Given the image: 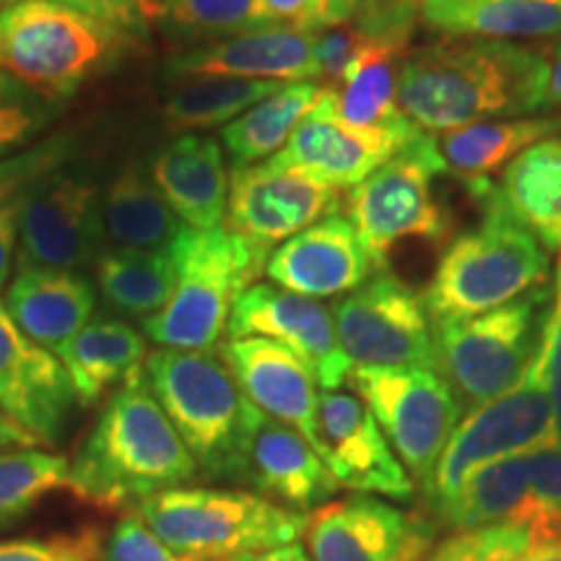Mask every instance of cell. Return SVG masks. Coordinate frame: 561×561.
<instances>
[{"instance_id": "19", "label": "cell", "mask_w": 561, "mask_h": 561, "mask_svg": "<svg viewBox=\"0 0 561 561\" xmlns=\"http://www.w3.org/2000/svg\"><path fill=\"white\" fill-rule=\"evenodd\" d=\"M167 79H250L297 83L320 79L314 34L276 24L187 47L167 60Z\"/></svg>"}, {"instance_id": "1", "label": "cell", "mask_w": 561, "mask_h": 561, "mask_svg": "<svg viewBox=\"0 0 561 561\" xmlns=\"http://www.w3.org/2000/svg\"><path fill=\"white\" fill-rule=\"evenodd\" d=\"M546 47L442 37L401 62L398 102L419 130L447 133L491 117L541 112Z\"/></svg>"}, {"instance_id": "10", "label": "cell", "mask_w": 561, "mask_h": 561, "mask_svg": "<svg viewBox=\"0 0 561 561\" xmlns=\"http://www.w3.org/2000/svg\"><path fill=\"white\" fill-rule=\"evenodd\" d=\"M348 382L426 500L437 462L462 416L450 385L434 369L419 367H356Z\"/></svg>"}, {"instance_id": "52", "label": "cell", "mask_w": 561, "mask_h": 561, "mask_svg": "<svg viewBox=\"0 0 561 561\" xmlns=\"http://www.w3.org/2000/svg\"><path fill=\"white\" fill-rule=\"evenodd\" d=\"M530 561H561V538H533Z\"/></svg>"}, {"instance_id": "25", "label": "cell", "mask_w": 561, "mask_h": 561, "mask_svg": "<svg viewBox=\"0 0 561 561\" xmlns=\"http://www.w3.org/2000/svg\"><path fill=\"white\" fill-rule=\"evenodd\" d=\"M392 157H398V149L388 140L351 130L325 110L314 107L297 125L284 149L268 161L284 170L310 174L335 191H354Z\"/></svg>"}, {"instance_id": "6", "label": "cell", "mask_w": 561, "mask_h": 561, "mask_svg": "<svg viewBox=\"0 0 561 561\" xmlns=\"http://www.w3.org/2000/svg\"><path fill=\"white\" fill-rule=\"evenodd\" d=\"M133 37L55 0L0 3V68L58 104L115 68Z\"/></svg>"}, {"instance_id": "3", "label": "cell", "mask_w": 561, "mask_h": 561, "mask_svg": "<svg viewBox=\"0 0 561 561\" xmlns=\"http://www.w3.org/2000/svg\"><path fill=\"white\" fill-rule=\"evenodd\" d=\"M494 185L483 182L468 191L483 221L455 237L439 255L424 291L432 325L479 318L549 284V250L502 208Z\"/></svg>"}, {"instance_id": "21", "label": "cell", "mask_w": 561, "mask_h": 561, "mask_svg": "<svg viewBox=\"0 0 561 561\" xmlns=\"http://www.w3.org/2000/svg\"><path fill=\"white\" fill-rule=\"evenodd\" d=\"M265 273L280 289L310 299L351 294L377 271L354 224L333 214L307 227L271 252Z\"/></svg>"}, {"instance_id": "32", "label": "cell", "mask_w": 561, "mask_h": 561, "mask_svg": "<svg viewBox=\"0 0 561 561\" xmlns=\"http://www.w3.org/2000/svg\"><path fill=\"white\" fill-rule=\"evenodd\" d=\"M320 91L322 87L314 81L284 83L276 94L265 96L237 121L224 125L219 140L234 170L263 164L276 157L297 125L318 107Z\"/></svg>"}, {"instance_id": "16", "label": "cell", "mask_w": 561, "mask_h": 561, "mask_svg": "<svg viewBox=\"0 0 561 561\" xmlns=\"http://www.w3.org/2000/svg\"><path fill=\"white\" fill-rule=\"evenodd\" d=\"M341 208V191L305 172L276 167L273 161L231 172L229 229L263 250L291 240Z\"/></svg>"}, {"instance_id": "9", "label": "cell", "mask_w": 561, "mask_h": 561, "mask_svg": "<svg viewBox=\"0 0 561 561\" xmlns=\"http://www.w3.org/2000/svg\"><path fill=\"white\" fill-rule=\"evenodd\" d=\"M434 136L398 153L346 195L343 208L377 271H388L390 250L403 240H445L453 221L432 191L434 174H445Z\"/></svg>"}, {"instance_id": "11", "label": "cell", "mask_w": 561, "mask_h": 561, "mask_svg": "<svg viewBox=\"0 0 561 561\" xmlns=\"http://www.w3.org/2000/svg\"><path fill=\"white\" fill-rule=\"evenodd\" d=\"M343 354L356 367L434 369V331L424 294L380 271L333 307Z\"/></svg>"}, {"instance_id": "13", "label": "cell", "mask_w": 561, "mask_h": 561, "mask_svg": "<svg viewBox=\"0 0 561 561\" xmlns=\"http://www.w3.org/2000/svg\"><path fill=\"white\" fill-rule=\"evenodd\" d=\"M553 439L551 403L536 371L510 392L468 413L453 432L426 494L430 507H439L491 462L530 453Z\"/></svg>"}, {"instance_id": "26", "label": "cell", "mask_w": 561, "mask_h": 561, "mask_svg": "<svg viewBox=\"0 0 561 561\" xmlns=\"http://www.w3.org/2000/svg\"><path fill=\"white\" fill-rule=\"evenodd\" d=\"M5 310L37 346L58 351L94 318L96 291L76 271L21 265L5 291Z\"/></svg>"}, {"instance_id": "39", "label": "cell", "mask_w": 561, "mask_h": 561, "mask_svg": "<svg viewBox=\"0 0 561 561\" xmlns=\"http://www.w3.org/2000/svg\"><path fill=\"white\" fill-rule=\"evenodd\" d=\"M533 533L525 523L450 533L434 543L424 561H530Z\"/></svg>"}, {"instance_id": "31", "label": "cell", "mask_w": 561, "mask_h": 561, "mask_svg": "<svg viewBox=\"0 0 561 561\" xmlns=\"http://www.w3.org/2000/svg\"><path fill=\"white\" fill-rule=\"evenodd\" d=\"M104 231L117 248L167 250L185 227L138 164L123 167L102 191Z\"/></svg>"}, {"instance_id": "41", "label": "cell", "mask_w": 561, "mask_h": 561, "mask_svg": "<svg viewBox=\"0 0 561 561\" xmlns=\"http://www.w3.org/2000/svg\"><path fill=\"white\" fill-rule=\"evenodd\" d=\"M76 157L73 133H55V136L39 140L32 149L16 153V157L0 161V210L16 203L24 191L39 182L55 170L70 164Z\"/></svg>"}, {"instance_id": "51", "label": "cell", "mask_w": 561, "mask_h": 561, "mask_svg": "<svg viewBox=\"0 0 561 561\" xmlns=\"http://www.w3.org/2000/svg\"><path fill=\"white\" fill-rule=\"evenodd\" d=\"M229 561H312V557H310V551H307L305 543L294 541L286 546H276V549L248 553V557H237Z\"/></svg>"}, {"instance_id": "14", "label": "cell", "mask_w": 561, "mask_h": 561, "mask_svg": "<svg viewBox=\"0 0 561 561\" xmlns=\"http://www.w3.org/2000/svg\"><path fill=\"white\" fill-rule=\"evenodd\" d=\"M437 533L432 517L354 494L314 510L305 536L312 561H424Z\"/></svg>"}, {"instance_id": "30", "label": "cell", "mask_w": 561, "mask_h": 561, "mask_svg": "<svg viewBox=\"0 0 561 561\" xmlns=\"http://www.w3.org/2000/svg\"><path fill=\"white\" fill-rule=\"evenodd\" d=\"M530 517L528 462L523 455L496 460L466 481L447 502L432 510L437 528L450 533L486 528L500 523H525Z\"/></svg>"}, {"instance_id": "2", "label": "cell", "mask_w": 561, "mask_h": 561, "mask_svg": "<svg viewBox=\"0 0 561 561\" xmlns=\"http://www.w3.org/2000/svg\"><path fill=\"white\" fill-rule=\"evenodd\" d=\"M198 476L193 455L140 371L107 398L70 462L68 489L96 507L121 510L191 486Z\"/></svg>"}, {"instance_id": "40", "label": "cell", "mask_w": 561, "mask_h": 561, "mask_svg": "<svg viewBox=\"0 0 561 561\" xmlns=\"http://www.w3.org/2000/svg\"><path fill=\"white\" fill-rule=\"evenodd\" d=\"M530 483V517L533 538H561V445L546 442L525 453Z\"/></svg>"}, {"instance_id": "28", "label": "cell", "mask_w": 561, "mask_h": 561, "mask_svg": "<svg viewBox=\"0 0 561 561\" xmlns=\"http://www.w3.org/2000/svg\"><path fill=\"white\" fill-rule=\"evenodd\" d=\"M561 136V117H504V121H481L462 128L434 136L445 170L455 174L471 191L483 182H494L496 172H504L530 146L546 138Z\"/></svg>"}, {"instance_id": "22", "label": "cell", "mask_w": 561, "mask_h": 561, "mask_svg": "<svg viewBox=\"0 0 561 561\" xmlns=\"http://www.w3.org/2000/svg\"><path fill=\"white\" fill-rule=\"evenodd\" d=\"M242 483L294 512H314L333 502L339 481L297 430L257 411L244 450Z\"/></svg>"}, {"instance_id": "50", "label": "cell", "mask_w": 561, "mask_h": 561, "mask_svg": "<svg viewBox=\"0 0 561 561\" xmlns=\"http://www.w3.org/2000/svg\"><path fill=\"white\" fill-rule=\"evenodd\" d=\"M19 447H37L30 432H24L9 413L0 409V453L19 450Z\"/></svg>"}, {"instance_id": "29", "label": "cell", "mask_w": 561, "mask_h": 561, "mask_svg": "<svg viewBox=\"0 0 561 561\" xmlns=\"http://www.w3.org/2000/svg\"><path fill=\"white\" fill-rule=\"evenodd\" d=\"M502 208L549 252H561V136L530 146L494 185Z\"/></svg>"}, {"instance_id": "48", "label": "cell", "mask_w": 561, "mask_h": 561, "mask_svg": "<svg viewBox=\"0 0 561 561\" xmlns=\"http://www.w3.org/2000/svg\"><path fill=\"white\" fill-rule=\"evenodd\" d=\"M19 248V234H16V203L5 206L0 210V291L9 284L11 268H13V255Z\"/></svg>"}, {"instance_id": "23", "label": "cell", "mask_w": 561, "mask_h": 561, "mask_svg": "<svg viewBox=\"0 0 561 561\" xmlns=\"http://www.w3.org/2000/svg\"><path fill=\"white\" fill-rule=\"evenodd\" d=\"M149 178L185 227H221L229 206L231 178L219 138L178 133L153 151Z\"/></svg>"}, {"instance_id": "15", "label": "cell", "mask_w": 561, "mask_h": 561, "mask_svg": "<svg viewBox=\"0 0 561 561\" xmlns=\"http://www.w3.org/2000/svg\"><path fill=\"white\" fill-rule=\"evenodd\" d=\"M229 339H268L294 351L310 367L322 390H341L354 364L343 354L333 310L276 284H252L229 314Z\"/></svg>"}, {"instance_id": "37", "label": "cell", "mask_w": 561, "mask_h": 561, "mask_svg": "<svg viewBox=\"0 0 561 561\" xmlns=\"http://www.w3.org/2000/svg\"><path fill=\"white\" fill-rule=\"evenodd\" d=\"M70 460L58 453L19 447L0 453V528L24 520L53 491L68 489Z\"/></svg>"}, {"instance_id": "35", "label": "cell", "mask_w": 561, "mask_h": 561, "mask_svg": "<svg viewBox=\"0 0 561 561\" xmlns=\"http://www.w3.org/2000/svg\"><path fill=\"white\" fill-rule=\"evenodd\" d=\"M276 24L268 0H164L157 21L172 42L191 47Z\"/></svg>"}, {"instance_id": "38", "label": "cell", "mask_w": 561, "mask_h": 561, "mask_svg": "<svg viewBox=\"0 0 561 561\" xmlns=\"http://www.w3.org/2000/svg\"><path fill=\"white\" fill-rule=\"evenodd\" d=\"M62 104L50 102L0 68V161L39 144V136L60 117Z\"/></svg>"}, {"instance_id": "47", "label": "cell", "mask_w": 561, "mask_h": 561, "mask_svg": "<svg viewBox=\"0 0 561 561\" xmlns=\"http://www.w3.org/2000/svg\"><path fill=\"white\" fill-rule=\"evenodd\" d=\"M546 47V73H543V96L541 112H557L561 117V37Z\"/></svg>"}, {"instance_id": "18", "label": "cell", "mask_w": 561, "mask_h": 561, "mask_svg": "<svg viewBox=\"0 0 561 561\" xmlns=\"http://www.w3.org/2000/svg\"><path fill=\"white\" fill-rule=\"evenodd\" d=\"M76 396L60 359L13 322L0 301V409L37 445H58Z\"/></svg>"}, {"instance_id": "12", "label": "cell", "mask_w": 561, "mask_h": 561, "mask_svg": "<svg viewBox=\"0 0 561 561\" xmlns=\"http://www.w3.org/2000/svg\"><path fill=\"white\" fill-rule=\"evenodd\" d=\"M21 265L79 271L102 255V185L81 170H55L16 201Z\"/></svg>"}, {"instance_id": "4", "label": "cell", "mask_w": 561, "mask_h": 561, "mask_svg": "<svg viewBox=\"0 0 561 561\" xmlns=\"http://www.w3.org/2000/svg\"><path fill=\"white\" fill-rule=\"evenodd\" d=\"M144 377L201 476L242 483L244 450L257 409L221 354L157 348L144 364Z\"/></svg>"}, {"instance_id": "46", "label": "cell", "mask_w": 561, "mask_h": 561, "mask_svg": "<svg viewBox=\"0 0 561 561\" xmlns=\"http://www.w3.org/2000/svg\"><path fill=\"white\" fill-rule=\"evenodd\" d=\"M96 546L89 536H50L0 541V561H94Z\"/></svg>"}, {"instance_id": "24", "label": "cell", "mask_w": 561, "mask_h": 561, "mask_svg": "<svg viewBox=\"0 0 561 561\" xmlns=\"http://www.w3.org/2000/svg\"><path fill=\"white\" fill-rule=\"evenodd\" d=\"M405 55L375 50L356 62L341 81L322 83L318 107L333 121L367 136L388 140L398 153L424 138L398 102V79Z\"/></svg>"}, {"instance_id": "34", "label": "cell", "mask_w": 561, "mask_h": 561, "mask_svg": "<svg viewBox=\"0 0 561 561\" xmlns=\"http://www.w3.org/2000/svg\"><path fill=\"white\" fill-rule=\"evenodd\" d=\"M174 83L178 87L161 107V123L172 133L224 128L284 87L278 81L250 79H185Z\"/></svg>"}, {"instance_id": "36", "label": "cell", "mask_w": 561, "mask_h": 561, "mask_svg": "<svg viewBox=\"0 0 561 561\" xmlns=\"http://www.w3.org/2000/svg\"><path fill=\"white\" fill-rule=\"evenodd\" d=\"M442 37H561V0H481L447 21Z\"/></svg>"}, {"instance_id": "45", "label": "cell", "mask_w": 561, "mask_h": 561, "mask_svg": "<svg viewBox=\"0 0 561 561\" xmlns=\"http://www.w3.org/2000/svg\"><path fill=\"white\" fill-rule=\"evenodd\" d=\"M55 3L87 13V16L117 26V30L144 34L157 26L164 0H55Z\"/></svg>"}, {"instance_id": "42", "label": "cell", "mask_w": 561, "mask_h": 561, "mask_svg": "<svg viewBox=\"0 0 561 561\" xmlns=\"http://www.w3.org/2000/svg\"><path fill=\"white\" fill-rule=\"evenodd\" d=\"M551 289V312L549 320H546L541 351H538L536 362H533V371H536L546 396H549L553 416V442L561 445V261L557 265V278H553Z\"/></svg>"}, {"instance_id": "20", "label": "cell", "mask_w": 561, "mask_h": 561, "mask_svg": "<svg viewBox=\"0 0 561 561\" xmlns=\"http://www.w3.org/2000/svg\"><path fill=\"white\" fill-rule=\"evenodd\" d=\"M221 359L234 375L248 401L265 416L297 430L322 458L314 375L289 348L268 339H229Z\"/></svg>"}, {"instance_id": "44", "label": "cell", "mask_w": 561, "mask_h": 561, "mask_svg": "<svg viewBox=\"0 0 561 561\" xmlns=\"http://www.w3.org/2000/svg\"><path fill=\"white\" fill-rule=\"evenodd\" d=\"M104 561H193L172 551L144 520L136 515L123 517L110 530L104 543Z\"/></svg>"}, {"instance_id": "43", "label": "cell", "mask_w": 561, "mask_h": 561, "mask_svg": "<svg viewBox=\"0 0 561 561\" xmlns=\"http://www.w3.org/2000/svg\"><path fill=\"white\" fill-rule=\"evenodd\" d=\"M278 24L305 34H320L354 19L359 0H268Z\"/></svg>"}, {"instance_id": "17", "label": "cell", "mask_w": 561, "mask_h": 561, "mask_svg": "<svg viewBox=\"0 0 561 561\" xmlns=\"http://www.w3.org/2000/svg\"><path fill=\"white\" fill-rule=\"evenodd\" d=\"M318 426L322 460L341 489L413 502L416 483L356 392L322 390Z\"/></svg>"}, {"instance_id": "49", "label": "cell", "mask_w": 561, "mask_h": 561, "mask_svg": "<svg viewBox=\"0 0 561 561\" xmlns=\"http://www.w3.org/2000/svg\"><path fill=\"white\" fill-rule=\"evenodd\" d=\"M476 3H481V0H421V16H424L426 26L442 32L447 21Z\"/></svg>"}, {"instance_id": "5", "label": "cell", "mask_w": 561, "mask_h": 561, "mask_svg": "<svg viewBox=\"0 0 561 561\" xmlns=\"http://www.w3.org/2000/svg\"><path fill=\"white\" fill-rule=\"evenodd\" d=\"M170 252L178 286L164 310L144 320V333L159 348L214 351L227 333L234 301L265 273L271 250L229 227H182Z\"/></svg>"}, {"instance_id": "33", "label": "cell", "mask_w": 561, "mask_h": 561, "mask_svg": "<svg viewBox=\"0 0 561 561\" xmlns=\"http://www.w3.org/2000/svg\"><path fill=\"white\" fill-rule=\"evenodd\" d=\"M102 299L128 318H151L172 299L178 265L167 250H104L94 263Z\"/></svg>"}, {"instance_id": "8", "label": "cell", "mask_w": 561, "mask_h": 561, "mask_svg": "<svg viewBox=\"0 0 561 561\" xmlns=\"http://www.w3.org/2000/svg\"><path fill=\"white\" fill-rule=\"evenodd\" d=\"M551 284L479 318L432 325L434 371L450 385L462 411H476L517 388L543 343Z\"/></svg>"}, {"instance_id": "7", "label": "cell", "mask_w": 561, "mask_h": 561, "mask_svg": "<svg viewBox=\"0 0 561 561\" xmlns=\"http://www.w3.org/2000/svg\"><path fill=\"white\" fill-rule=\"evenodd\" d=\"M144 520L172 551L193 561H229L299 541L310 517L255 491L180 486L138 502Z\"/></svg>"}, {"instance_id": "27", "label": "cell", "mask_w": 561, "mask_h": 561, "mask_svg": "<svg viewBox=\"0 0 561 561\" xmlns=\"http://www.w3.org/2000/svg\"><path fill=\"white\" fill-rule=\"evenodd\" d=\"M76 403L96 405L112 388H121L144 371L149 359L144 333L115 318H91L79 333L58 351Z\"/></svg>"}]
</instances>
